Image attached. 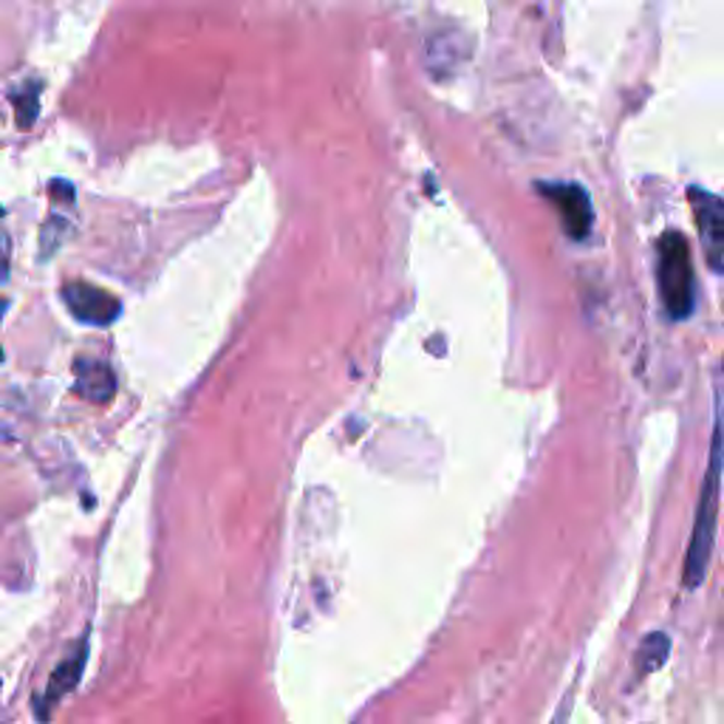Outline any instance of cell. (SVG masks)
Here are the masks:
<instances>
[{"mask_svg": "<svg viewBox=\"0 0 724 724\" xmlns=\"http://www.w3.org/2000/svg\"><path fill=\"white\" fill-rule=\"evenodd\" d=\"M722 473H724V410L719 408L716 430H713L711 439V456H708V470H704L702 492H699L697 518H694V532H690L688 555H685V572H683L685 589H699V586L704 584V577H708L713 541H716Z\"/></svg>", "mask_w": 724, "mask_h": 724, "instance_id": "1", "label": "cell"}, {"mask_svg": "<svg viewBox=\"0 0 724 724\" xmlns=\"http://www.w3.org/2000/svg\"><path fill=\"white\" fill-rule=\"evenodd\" d=\"M656 283H660L662 306L671 320H688L694 315V263L690 246L683 233H665L656 244Z\"/></svg>", "mask_w": 724, "mask_h": 724, "instance_id": "2", "label": "cell"}, {"mask_svg": "<svg viewBox=\"0 0 724 724\" xmlns=\"http://www.w3.org/2000/svg\"><path fill=\"white\" fill-rule=\"evenodd\" d=\"M690 210L699 226V241H702L704 258L713 272L724 274V201L702 187L688 191Z\"/></svg>", "mask_w": 724, "mask_h": 724, "instance_id": "3", "label": "cell"}, {"mask_svg": "<svg viewBox=\"0 0 724 724\" xmlns=\"http://www.w3.org/2000/svg\"><path fill=\"white\" fill-rule=\"evenodd\" d=\"M538 193L552 201L563 221L566 235L575 241L589 238L591 224H594V210H591L589 193L580 184L569 182H538Z\"/></svg>", "mask_w": 724, "mask_h": 724, "instance_id": "4", "label": "cell"}, {"mask_svg": "<svg viewBox=\"0 0 724 724\" xmlns=\"http://www.w3.org/2000/svg\"><path fill=\"white\" fill-rule=\"evenodd\" d=\"M63 300L69 306V311L77 317L79 323L97 326V329H106L111 326L122 311V303L106 292V289L94 286V283L85 281H71L63 286Z\"/></svg>", "mask_w": 724, "mask_h": 724, "instance_id": "5", "label": "cell"}, {"mask_svg": "<svg viewBox=\"0 0 724 724\" xmlns=\"http://www.w3.org/2000/svg\"><path fill=\"white\" fill-rule=\"evenodd\" d=\"M85 660H88V646L79 642L77 651L71 656H65L60 665L54 668V674L49 676V683H46V690L40 694V699L35 702V711L40 719H49L51 711L57 708V702L63 697H69L71 690L77 688L79 676H83Z\"/></svg>", "mask_w": 724, "mask_h": 724, "instance_id": "6", "label": "cell"}, {"mask_svg": "<svg viewBox=\"0 0 724 724\" xmlns=\"http://www.w3.org/2000/svg\"><path fill=\"white\" fill-rule=\"evenodd\" d=\"M74 391L91 402H108L116 391V377L111 368L99 359H77L74 366Z\"/></svg>", "mask_w": 724, "mask_h": 724, "instance_id": "7", "label": "cell"}, {"mask_svg": "<svg viewBox=\"0 0 724 724\" xmlns=\"http://www.w3.org/2000/svg\"><path fill=\"white\" fill-rule=\"evenodd\" d=\"M668 654H671V637H668V634L651 631L646 640L640 642V648H637L634 665H637V671H640L642 676L654 674V671H660L662 665H665Z\"/></svg>", "mask_w": 724, "mask_h": 724, "instance_id": "8", "label": "cell"}, {"mask_svg": "<svg viewBox=\"0 0 724 724\" xmlns=\"http://www.w3.org/2000/svg\"><path fill=\"white\" fill-rule=\"evenodd\" d=\"M9 99H12L14 113H17V125L32 127V122L37 120V111H40V83H26L21 88H12Z\"/></svg>", "mask_w": 724, "mask_h": 724, "instance_id": "9", "label": "cell"}]
</instances>
